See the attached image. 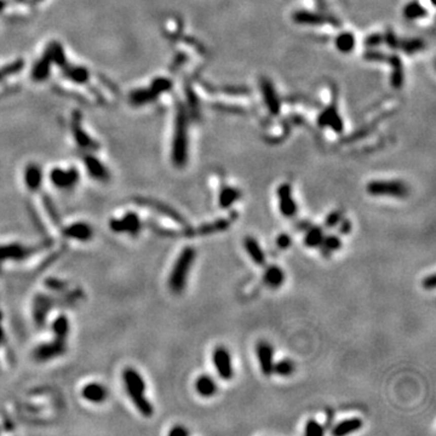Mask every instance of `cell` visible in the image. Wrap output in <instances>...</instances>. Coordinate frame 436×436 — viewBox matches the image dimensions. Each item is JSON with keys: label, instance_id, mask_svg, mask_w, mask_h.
<instances>
[{"label": "cell", "instance_id": "cell-1", "mask_svg": "<svg viewBox=\"0 0 436 436\" xmlns=\"http://www.w3.org/2000/svg\"><path fill=\"white\" fill-rule=\"evenodd\" d=\"M123 381L125 384V389L129 394V396L132 401L136 409L141 412L143 416L151 417L154 410L151 401L146 396V390H147V385H146L144 379L141 376L138 371L131 369H125L123 372Z\"/></svg>", "mask_w": 436, "mask_h": 436}, {"label": "cell", "instance_id": "cell-2", "mask_svg": "<svg viewBox=\"0 0 436 436\" xmlns=\"http://www.w3.org/2000/svg\"><path fill=\"white\" fill-rule=\"evenodd\" d=\"M196 257V252L193 247H186L180 252V255L174 262L172 270H171L169 278V287L173 294H182L183 289L187 286L189 273H191L192 266L194 263Z\"/></svg>", "mask_w": 436, "mask_h": 436}, {"label": "cell", "instance_id": "cell-3", "mask_svg": "<svg viewBox=\"0 0 436 436\" xmlns=\"http://www.w3.org/2000/svg\"><path fill=\"white\" fill-rule=\"evenodd\" d=\"M367 193L372 196H389L405 199L410 194V188L403 180H372L367 185Z\"/></svg>", "mask_w": 436, "mask_h": 436}, {"label": "cell", "instance_id": "cell-4", "mask_svg": "<svg viewBox=\"0 0 436 436\" xmlns=\"http://www.w3.org/2000/svg\"><path fill=\"white\" fill-rule=\"evenodd\" d=\"M212 362L218 376L223 379V381H229L234 377V369H233L232 356L230 353L224 347H218L213 350L212 353Z\"/></svg>", "mask_w": 436, "mask_h": 436}, {"label": "cell", "instance_id": "cell-5", "mask_svg": "<svg viewBox=\"0 0 436 436\" xmlns=\"http://www.w3.org/2000/svg\"><path fill=\"white\" fill-rule=\"evenodd\" d=\"M278 199L280 212L283 217L292 218L297 213V205L292 196V188L287 183H283L278 188Z\"/></svg>", "mask_w": 436, "mask_h": 436}, {"label": "cell", "instance_id": "cell-6", "mask_svg": "<svg viewBox=\"0 0 436 436\" xmlns=\"http://www.w3.org/2000/svg\"><path fill=\"white\" fill-rule=\"evenodd\" d=\"M257 360L264 376H272L274 369V350L268 342L261 341L256 347Z\"/></svg>", "mask_w": 436, "mask_h": 436}, {"label": "cell", "instance_id": "cell-7", "mask_svg": "<svg viewBox=\"0 0 436 436\" xmlns=\"http://www.w3.org/2000/svg\"><path fill=\"white\" fill-rule=\"evenodd\" d=\"M111 228L115 233H129V234L136 235L141 230V221L137 214L129 212L121 220L111 221Z\"/></svg>", "mask_w": 436, "mask_h": 436}, {"label": "cell", "instance_id": "cell-8", "mask_svg": "<svg viewBox=\"0 0 436 436\" xmlns=\"http://www.w3.org/2000/svg\"><path fill=\"white\" fill-rule=\"evenodd\" d=\"M82 395L86 401H89V403L101 404L103 403L105 398H107L108 391L104 385L93 382V383H89V384H86L85 387L83 388Z\"/></svg>", "mask_w": 436, "mask_h": 436}, {"label": "cell", "instance_id": "cell-9", "mask_svg": "<svg viewBox=\"0 0 436 436\" xmlns=\"http://www.w3.org/2000/svg\"><path fill=\"white\" fill-rule=\"evenodd\" d=\"M64 341L56 338L55 342L52 343L43 344L35 351V357L38 360H51L52 357L58 356L64 351Z\"/></svg>", "mask_w": 436, "mask_h": 436}, {"label": "cell", "instance_id": "cell-10", "mask_svg": "<svg viewBox=\"0 0 436 436\" xmlns=\"http://www.w3.org/2000/svg\"><path fill=\"white\" fill-rule=\"evenodd\" d=\"M244 246H245L246 252H247V255L250 256L251 260L257 264V266L260 267L266 266L267 263L266 253H264L263 248L261 247V245L258 244L256 239L252 238V236H246L244 240Z\"/></svg>", "mask_w": 436, "mask_h": 436}, {"label": "cell", "instance_id": "cell-11", "mask_svg": "<svg viewBox=\"0 0 436 436\" xmlns=\"http://www.w3.org/2000/svg\"><path fill=\"white\" fill-rule=\"evenodd\" d=\"M32 253V248L24 247L22 245L11 244L0 246V260H23Z\"/></svg>", "mask_w": 436, "mask_h": 436}, {"label": "cell", "instance_id": "cell-12", "mask_svg": "<svg viewBox=\"0 0 436 436\" xmlns=\"http://www.w3.org/2000/svg\"><path fill=\"white\" fill-rule=\"evenodd\" d=\"M64 235L70 239L79 240V241H86V240H90L92 238L93 232L89 224L79 222L70 224L69 227H67V228L64 229Z\"/></svg>", "mask_w": 436, "mask_h": 436}, {"label": "cell", "instance_id": "cell-13", "mask_svg": "<svg viewBox=\"0 0 436 436\" xmlns=\"http://www.w3.org/2000/svg\"><path fill=\"white\" fill-rule=\"evenodd\" d=\"M195 390L201 397H211L217 392V383L211 376H199L195 381Z\"/></svg>", "mask_w": 436, "mask_h": 436}, {"label": "cell", "instance_id": "cell-14", "mask_svg": "<svg viewBox=\"0 0 436 436\" xmlns=\"http://www.w3.org/2000/svg\"><path fill=\"white\" fill-rule=\"evenodd\" d=\"M263 281L269 288H279L285 281V273L278 266H269L264 270Z\"/></svg>", "mask_w": 436, "mask_h": 436}, {"label": "cell", "instance_id": "cell-15", "mask_svg": "<svg viewBox=\"0 0 436 436\" xmlns=\"http://www.w3.org/2000/svg\"><path fill=\"white\" fill-rule=\"evenodd\" d=\"M361 426H362V420L360 418L345 419V420H342L341 423H338V424L332 429L331 434L335 436L348 435V434H351V432L359 430Z\"/></svg>", "mask_w": 436, "mask_h": 436}, {"label": "cell", "instance_id": "cell-16", "mask_svg": "<svg viewBox=\"0 0 436 436\" xmlns=\"http://www.w3.org/2000/svg\"><path fill=\"white\" fill-rule=\"evenodd\" d=\"M52 182L55 183L56 187H60V188H68V187L73 186L77 182L78 176L77 172L74 171H61V170H55L52 172L51 176Z\"/></svg>", "mask_w": 436, "mask_h": 436}, {"label": "cell", "instance_id": "cell-17", "mask_svg": "<svg viewBox=\"0 0 436 436\" xmlns=\"http://www.w3.org/2000/svg\"><path fill=\"white\" fill-rule=\"evenodd\" d=\"M240 198H241V193H240L238 189L233 188V187H224L220 193L218 202H220V206L222 208H229L232 207L233 204H235Z\"/></svg>", "mask_w": 436, "mask_h": 436}, {"label": "cell", "instance_id": "cell-18", "mask_svg": "<svg viewBox=\"0 0 436 436\" xmlns=\"http://www.w3.org/2000/svg\"><path fill=\"white\" fill-rule=\"evenodd\" d=\"M323 229L321 227L317 226H310L309 228L305 230V236H304V245L307 247L315 248L319 247L321 245L322 239H323Z\"/></svg>", "mask_w": 436, "mask_h": 436}, {"label": "cell", "instance_id": "cell-19", "mask_svg": "<svg viewBox=\"0 0 436 436\" xmlns=\"http://www.w3.org/2000/svg\"><path fill=\"white\" fill-rule=\"evenodd\" d=\"M262 91L264 93V99L266 103L272 113H278L279 112V99L276 97V93L274 91L273 85L268 80L262 82Z\"/></svg>", "mask_w": 436, "mask_h": 436}, {"label": "cell", "instance_id": "cell-20", "mask_svg": "<svg viewBox=\"0 0 436 436\" xmlns=\"http://www.w3.org/2000/svg\"><path fill=\"white\" fill-rule=\"evenodd\" d=\"M319 123L322 124V125L332 126L336 131H342V121L335 109L332 108H329L327 111L323 112L321 117H320Z\"/></svg>", "mask_w": 436, "mask_h": 436}, {"label": "cell", "instance_id": "cell-21", "mask_svg": "<svg viewBox=\"0 0 436 436\" xmlns=\"http://www.w3.org/2000/svg\"><path fill=\"white\" fill-rule=\"evenodd\" d=\"M320 246H321L322 253L326 255V256H330L332 252L338 251L342 247V240L337 235H327L323 236Z\"/></svg>", "mask_w": 436, "mask_h": 436}, {"label": "cell", "instance_id": "cell-22", "mask_svg": "<svg viewBox=\"0 0 436 436\" xmlns=\"http://www.w3.org/2000/svg\"><path fill=\"white\" fill-rule=\"evenodd\" d=\"M147 205H148V206L153 207V208H155V210L160 211L161 213L165 214V216H166V217L171 218V220L176 221V222H178L179 224H185V226H186L187 222H186L185 218L180 216V214L178 212H176V211L172 210V208H171V207L166 206V205L160 204V202H154V201L148 202Z\"/></svg>", "mask_w": 436, "mask_h": 436}, {"label": "cell", "instance_id": "cell-23", "mask_svg": "<svg viewBox=\"0 0 436 436\" xmlns=\"http://www.w3.org/2000/svg\"><path fill=\"white\" fill-rule=\"evenodd\" d=\"M295 370H296V365L294 361L288 359H283L278 361L276 364H274L273 373H275V375L281 376V377H288L294 375Z\"/></svg>", "mask_w": 436, "mask_h": 436}, {"label": "cell", "instance_id": "cell-24", "mask_svg": "<svg viewBox=\"0 0 436 436\" xmlns=\"http://www.w3.org/2000/svg\"><path fill=\"white\" fill-rule=\"evenodd\" d=\"M26 183L27 187L32 191H35L42 183V171L38 167L30 166L26 171Z\"/></svg>", "mask_w": 436, "mask_h": 436}, {"label": "cell", "instance_id": "cell-25", "mask_svg": "<svg viewBox=\"0 0 436 436\" xmlns=\"http://www.w3.org/2000/svg\"><path fill=\"white\" fill-rule=\"evenodd\" d=\"M52 329H54L56 338L64 341L65 337L68 336V333H69V321H68L67 317L63 315L58 316L57 319L55 320Z\"/></svg>", "mask_w": 436, "mask_h": 436}, {"label": "cell", "instance_id": "cell-26", "mask_svg": "<svg viewBox=\"0 0 436 436\" xmlns=\"http://www.w3.org/2000/svg\"><path fill=\"white\" fill-rule=\"evenodd\" d=\"M295 21L302 24H319L325 22V20L319 15L307 11H300L295 14Z\"/></svg>", "mask_w": 436, "mask_h": 436}, {"label": "cell", "instance_id": "cell-27", "mask_svg": "<svg viewBox=\"0 0 436 436\" xmlns=\"http://www.w3.org/2000/svg\"><path fill=\"white\" fill-rule=\"evenodd\" d=\"M336 45L337 49L342 52H350L354 49L355 45V39L354 35L351 33H343L341 35L337 37L336 39Z\"/></svg>", "mask_w": 436, "mask_h": 436}, {"label": "cell", "instance_id": "cell-28", "mask_svg": "<svg viewBox=\"0 0 436 436\" xmlns=\"http://www.w3.org/2000/svg\"><path fill=\"white\" fill-rule=\"evenodd\" d=\"M323 432V426L320 424L319 422H316L315 419L308 420L307 425H305L304 434L307 436H322Z\"/></svg>", "mask_w": 436, "mask_h": 436}, {"label": "cell", "instance_id": "cell-29", "mask_svg": "<svg viewBox=\"0 0 436 436\" xmlns=\"http://www.w3.org/2000/svg\"><path fill=\"white\" fill-rule=\"evenodd\" d=\"M425 15L424 9L418 3H411L405 8V16L407 18H418Z\"/></svg>", "mask_w": 436, "mask_h": 436}, {"label": "cell", "instance_id": "cell-30", "mask_svg": "<svg viewBox=\"0 0 436 436\" xmlns=\"http://www.w3.org/2000/svg\"><path fill=\"white\" fill-rule=\"evenodd\" d=\"M343 218L344 217H343V213H342V211H333V212L327 214L325 220V227L329 229L336 228Z\"/></svg>", "mask_w": 436, "mask_h": 436}, {"label": "cell", "instance_id": "cell-31", "mask_svg": "<svg viewBox=\"0 0 436 436\" xmlns=\"http://www.w3.org/2000/svg\"><path fill=\"white\" fill-rule=\"evenodd\" d=\"M89 170H90V172L92 173V176L97 177V178H99V179L105 178L104 169L98 163H96V161H93V163L89 164Z\"/></svg>", "mask_w": 436, "mask_h": 436}, {"label": "cell", "instance_id": "cell-32", "mask_svg": "<svg viewBox=\"0 0 436 436\" xmlns=\"http://www.w3.org/2000/svg\"><path fill=\"white\" fill-rule=\"evenodd\" d=\"M292 245V238L288 234H280L278 236V239H276V246L280 248V250H286V248H288L289 246Z\"/></svg>", "mask_w": 436, "mask_h": 436}, {"label": "cell", "instance_id": "cell-33", "mask_svg": "<svg viewBox=\"0 0 436 436\" xmlns=\"http://www.w3.org/2000/svg\"><path fill=\"white\" fill-rule=\"evenodd\" d=\"M422 48H423V43L420 42V40H410V42L404 44L403 49L406 52H413V51H417V50H419Z\"/></svg>", "mask_w": 436, "mask_h": 436}, {"label": "cell", "instance_id": "cell-34", "mask_svg": "<svg viewBox=\"0 0 436 436\" xmlns=\"http://www.w3.org/2000/svg\"><path fill=\"white\" fill-rule=\"evenodd\" d=\"M337 227H338L339 233H341V234H343V235H347L351 232V222L349 220H345V218H343V220L339 222Z\"/></svg>", "mask_w": 436, "mask_h": 436}, {"label": "cell", "instance_id": "cell-35", "mask_svg": "<svg viewBox=\"0 0 436 436\" xmlns=\"http://www.w3.org/2000/svg\"><path fill=\"white\" fill-rule=\"evenodd\" d=\"M422 285H423V287H424L425 289H429V291L434 289L435 286H436V279H435L434 274H431V275L426 276V278L423 279Z\"/></svg>", "mask_w": 436, "mask_h": 436}, {"label": "cell", "instance_id": "cell-36", "mask_svg": "<svg viewBox=\"0 0 436 436\" xmlns=\"http://www.w3.org/2000/svg\"><path fill=\"white\" fill-rule=\"evenodd\" d=\"M169 435L170 436H188L189 431L187 430L185 426L177 425V426H173V428L171 429Z\"/></svg>", "mask_w": 436, "mask_h": 436}, {"label": "cell", "instance_id": "cell-37", "mask_svg": "<svg viewBox=\"0 0 436 436\" xmlns=\"http://www.w3.org/2000/svg\"><path fill=\"white\" fill-rule=\"evenodd\" d=\"M381 42H382L381 37L375 35V37H371V38L367 40V44H369V45H377V44H379Z\"/></svg>", "mask_w": 436, "mask_h": 436}, {"label": "cell", "instance_id": "cell-38", "mask_svg": "<svg viewBox=\"0 0 436 436\" xmlns=\"http://www.w3.org/2000/svg\"><path fill=\"white\" fill-rule=\"evenodd\" d=\"M310 226L311 224L309 222H305L304 221V222H298L297 226H296V228H297L298 230H307Z\"/></svg>", "mask_w": 436, "mask_h": 436}]
</instances>
